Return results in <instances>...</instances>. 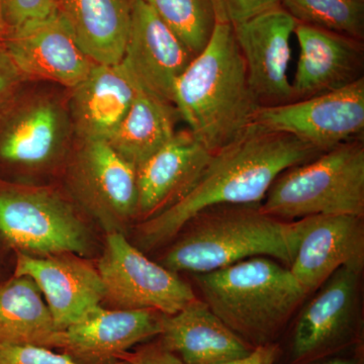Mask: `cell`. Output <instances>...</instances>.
<instances>
[{
    "mask_svg": "<svg viewBox=\"0 0 364 364\" xmlns=\"http://www.w3.org/2000/svg\"><path fill=\"white\" fill-rule=\"evenodd\" d=\"M282 4V0H219L220 23L237 25Z\"/></svg>",
    "mask_w": 364,
    "mask_h": 364,
    "instance_id": "cell-29",
    "label": "cell"
},
{
    "mask_svg": "<svg viewBox=\"0 0 364 364\" xmlns=\"http://www.w3.org/2000/svg\"><path fill=\"white\" fill-rule=\"evenodd\" d=\"M298 23L363 41L364 2L354 0H282Z\"/></svg>",
    "mask_w": 364,
    "mask_h": 364,
    "instance_id": "cell-26",
    "label": "cell"
},
{
    "mask_svg": "<svg viewBox=\"0 0 364 364\" xmlns=\"http://www.w3.org/2000/svg\"><path fill=\"white\" fill-rule=\"evenodd\" d=\"M164 315L155 310H107L102 306L76 324L58 331V349L79 364L117 363L124 352L159 336Z\"/></svg>",
    "mask_w": 364,
    "mask_h": 364,
    "instance_id": "cell-17",
    "label": "cell"
},
{
    "mask_svg": "<svg viewBox=\"0 0 364 364\" xmlns=\"http://www.w3.org/2000/svg\"><path fill=\"white\" fill-rule=\"evenodd\" d=\"M58 14L55 0H2L4 32Z\"/></svg>",
    "mask_w": 364,
    "mask_h": 364,
    "instance_id": "cell-27",
    "label": "cell"
},
{
    "mask_svg": "<svg viewBox=\"0 0 364 364\" xmlns=\"http://www.w3.org/2000/svg\"><path fill=\"white\" fill-rule=\"evenodd\" d=\"M212 154L189 130L176 132L136 169V220L146 221L178 202L193 188Z\"/></svg>",
    "mask_w": 364,
    "mask_h": 364,
    "instance_id": "cell-19",
    "label": "cell"
},
{
    "mask_svg": "<svg viewBox=\"0 0 364 364\" xmlns=\"http://www.w3.org/2000/svg\"><path fill=\"white\" fill-rule=\"evenodd\" d=\"M158 340L184 364H217L247 356L254 348L196 298L174 315H164Z\"/></svg>",
    "mask_w": 364,
    "mask_h": 364,
    "instance_id": "cell-21",
    "label": "cell"
},
{
    "mask_svg": "<svg viewBox=\"0 0 364 364\" xmlns=\"http://www.w3.org/2000/svg\"><path fill=\"white\" fill-rule=\"evenodd\" d=\"M97 269L104 301L121 310L149 309L170 316L196 299L178 273L150 260L121 232L107 233Z\"/></svg>",
    "mask_w": 364,
    "mask_h": 364,
    "instance_id": "cell-10",
    "label": "cell"
},
{
    "mask_svg": "<svg viewBox=\"0 0 364 364\" xmlns=\"http://www.w3.org/2000/svg\"><path fill=\"white\" fill-rule=\"evenodd\" d=\"M354 1L364 2V0H354Z\"/></svg>",
    "mask_w": 364,
    "mask_h": 364,
    "instance_id": "cell-35",
    "label": "cell"
},
{
    "mask_svg": "<svg viewBox=\"0 0 364 364\" xmlns=\"http://www.w3.org/2000/svg\"><path fill=\"white\" fill-rule=\"evenodd\" d=\"M299 47L293 80L294 100L340 90L363 78V41L298 23Z\"/></svg>",
    "mask_w": 364,
    "mask_h": 364,
    "instance_id": "cell-18",
    "label": "cell"
},
{
    "mask_svg": "<svg viewBox=\"0 0 364 364\" xmlns=\"http://www.w3.org/2000/svg\"><path fill=\"white\" fill-rule=\"evenodd\" d=\"M279 344L256 347L247 356L217 364H275L279 358Z\"/></svg>",
    "mask_w": 364,
    "mask_h": 364,
    "instance_id": "cell-32",
    "label": "cell"
},
{
    "mask_svg": "<svg viewBox=\"0 0 364 364\" xmlns=\"http://www.w3.org/2000/svg\"><path fill=\"white\" fill-rule=\"evenodd\" d=\"M14 277H28L39 287L57 331L87 317L105 299L97 268L74 253L31 256L14 253Z\"/></svg>",
    "mask_w": 364,
    "mask_h": 364,
    "instance_id": "cell-16",
    "label": "cell"
},
{
    "mask_svg": "<svg viewBox=\"0 0 364 364\" xmlns=\"http://www.w3.org/2000/svg\"><path fill=\"white\" fill-rule=\"evenodd\" d=\"M253 124L264 131L296 136L322 153L341 144L363 140L364 78L316 97L261 107Z\"/></svg>",
    "mask_w": 364,
    "mask_h": 364,
    "instance_id": "cell-11",
    "label": "cell"
},
{
    "mask_svg": "<svg viewBox=\"0 0 364 364\" xmlns=\"http://www.w3.org/2000/svg\"><path fill=\"white\" fill-rule=\"evenodd\" d=\"M26 82L0 42V112Z\"/></svg>",
    "mask_w": 364,
    "mask_h": 364,
    "instance_id": "cell-31",
    "label": "cell"
},
{
    "mask_svg": "<svg viewBox=\"0 0 364 364\" xmlns=\"http://www.w3.org/2000/svg\"><path fill=\"white\" fill-rule=\"evenodd\" d=\"M195 55L143 0H135L121 63L140 90L173 105L177 79Z\"/></svg>",
    "mask_w": 364,
    "mask_h": 364,
    "instance_id": "cell-14",
    "label": "cell"
},
{
    "mask_svg": "<svg viewBox=\"0 0 364 364\" xmlns=\"http://www.w3.org/2000/svg\"><path fill=\"white\" fill-rule=\"evenodd\" d=\"M119 360L130 364H184L181 358L165 348L156 339L138 345L135 351L124 352Z\"/></svg>",
    "mask_w": 364,
    "mask_h": 364,
    "instance_id": "cell-30",
    "label": "cell"
},
{
    "mask_svg": "<svg viewBox=\"0 0 364 364\" xmlns=\"http://www.w3.org/2000/svg\"><path fill=\"white\" fill-rule=\"evenodd\" d=\"M298 23L284 7L279 6L233 25L249 83L262 107L294 102L287 71L291 40Z\"/></svg>",
    "mask_w": 364,
    "mask_h": 364,
    "instance_id": "cell-13",
    "label": "cell"
},
{
    "mask_svg": "<svg viewBox=\"0 0 364 364\" xmlns=\"http://www.w3.org/2000/svg\"><path fill=\"white\" fill-rule=\"evenodd\" d=\"M306 364H363V344Z\"/></svg>",
    "mask_w": 364,
    "mask_h": 364,
    "instance_id": "cell-33",
    "label": "cell"
},
{
    "mask_svg": "<svg viewBox=\"0 0 364 364\" xmlns=\"http://www.w3.org/2000/svg\"><path fill=\"white\" fill-rule=\"evenodd\" d=\"M320 154L296 136L252 124L243 135L213 153L198 181L178 202L140 222L138 248L152 250L169 243L193 215L205 208L262 203L280 173Z\"/></svg>",
    "mask_w": 364,
    "mask_h": 364,
    "instance_id": "cell-1",
    "label": "cell"
},
{
    "mask_svg": "<svg viewBox=\"0 0 364 364\" xmlns=\"http://www.w3.org/2000/svg\"><path fill=\"white\" fill-rule=\"evenodd\" d=\"M261 210L287 222L316 215L363 218V141L341 144L284 170L273 181Z\"/></svg>",
    "mask_w": 364,
    "mask_h": 364,
    "instance_id": "cell-7",
    "label": "cell"
},
{
    "mask_svg": "<svg viewBox=\"0 0 364 364\" xmlns=\"http://www.w3.org/2000/svg\"><path fill=\"white\" fill-rule=\"evenodd\" d=\"M296 223L299 244L289 268L306 296L317 291L339 268L363 272V218L316 215Z\"/></svg>",
    "mask_w": 364,
    "mask_h": 364,
    "instance_id": "cell-15",
    "label": "cell"
},
{
    "mask_svg": "<svg viewBox=\"0 0 364 364\" xmlns=\"http://www.w3.org/2000/svg\"><path fill=\"white\" fill-rule=\"evenodd\" d=\"M173 105L210 153L252 126L261 105L249 83L233 25L218 23L208 45L177 79Z\"/></svg>",
    "mask_w": 364,
    "mask_h": 364,
    "instance_id": "cell-2",
    "label": "cell"
},
{
    "mask_svg": "<svg viewBox=\"0 0 364 364\" xmlns=\"http://www.w3.org/2000/svg\"><path fill=\"white\" fill-rule=\"evenodd\" d=\"M1 1H2V0H0V38L2 37V35H4V21H2V16H1Z\"/></svg>",
    "mask_w": 364,
    "mask_h": 364,
    "instance_id": "cell-34",
    "label": "cell"
},
{
    "mask_svg": "<svg viewBox=\"0 0 364 364\" xmlns=\"http://www.w3.org/2000/svg\"><path fill=\"white\" fill-rule=\"evenodd\" d=\"M169 243L160 264L176 273L214 272L256 256L289 267L298 227L264 214L261 203L217 205L193 215Z\"/></svg>",
    "mask_w": 364,
    "mask_h": 364,
    "instance_id": "cell-3",
    "label": "cell"
},
{
    "mask_svg": "<svg viewBox=\"0 0 364 364\" xmlns=\"http://www.w3.org/2000/svg\"><path fill=\"white\" fill-rule=\"evenodd\" d=\"M203 301L252 348L277 343L306 294L289 268L265 256L195 274Z\"/></svg>",
    "mask_w": 364,
    "mask_h": 364,
    "instance_id": "cell-4",
    "label": "cell"
},
{
    "mask_svg": "<svg viewBox=\"0 0 364 364\" xmlns=\"http://www.w3.org/2000/svg\"><path fill=\"white\" fill-rule=\"evenodd\" d=\"M61 188L107 233L136 220V170L105 141L77 140L60 176Z\"/></svg>",
    "mask_w": 364,
    "mask_h": 364,
    "instance_id": "cell-9",
    "label": "cell"
},
{
    "mask_svg": "<svg viewBox=\"0 0 364 364\" xmlns=\"http://www.w3.org/2000/svg\"><path fill=\"white\" fill-rule=\"evenodd\" d=\"M81 49L97 64L124 57L135 0H55Z\"/></svg>",
    "mask_w": 364,
    "mask_h": 364,
    "instance_id": "cell-22",
    "label": "cell"
},
{
    "mask_svg": "<svg viewBox=\"0 0 364 364\" xmlns=\"http://www.w3.org/2000/svg\"><path fill=\"white\" fill-rule=\"evenodd\" d=\"M93 240L80 210L61 186L0 178V253L88 255Z\"/></svg>",
    "mask_w": 364,
    "mask_h": 364,
    "instance_id": "cell-6",
    "label": "cell"
},
{
    "mask_svg": "<svg viewBox=\"0 0 364 364\" xmlns=\"http://www.w3.org/2000/svg\"><path fill=\"white\" fill-rule=\"evenodd\" d=\"M360 274L349 267L333 273L277 342L275 364H306L363 344Z\"/></svg>",
    "mask_w": 364,
    "mask_h": 364,
    "instance_id": "cell-8",
    "label": "cell"
},
{
    "mask_svg": "<svg viewBox=\"0 0 364 364\" xmlns=\"http://www.w3.org/2000/svg\"><path fill=\"white\" fill-rule=\"evenodd\" d=\"M0 364H79L63 353L36 345L0 344ZM111 364H130L119 360Z\"/></svg>",
    "mask_w": 364,
    "mask_h": 364,
    "instance_id": "cell-28",
    "label": "cell"
},
{
    "mask_svg": "<svg viewBox=\"0 0 364 364\" xmlns=\"http://www.w3.org/2000/svg\"><path fill=\"white\" fill-rule=\"evenodd\" d=\"M0 42L26 81L71 90L95 66L58 14L7 30Z\"/></svg>",
    "mask_w": 364,
    "mask_h": 364,
    "instance_id": "cell-12",
    "label": "cell"
},
{
    "mask_svg": "<svg viewBox=\"0 0 364 364\" xmlns=\"http://www.w3.org/2000/svg\"><path fill=\"white\" fill-rule=\"evenodd\" d=\"M179 119L176 105L138 87L128 114L107 142L136 170L173 138Z\"/></svg>",
    "mask_w": 364,
    "mask_h": 364,
    "instance_id": "cell-23",
    "label": "cell"
},
{
    "mask_svg": "<svg viewBox=\"0 0 364 364\" xmlns=\"http://www.w3.org/2000/svg\"><path fill=\"white\" fill-rule=\"evenodd\" d=\"M57 331L39 287L28 277L0 284V344H30L52 349Z\"/></svg>",
    "mask_w": 364,
    "mask_h": 364,
    "instance_id": "cell-24",
    "label": "cell"
},
{
    "mask_svg": "<svg viewBox=\"0 0 364 364\" xmlns=\"http://www.w3.org/2000/svg\"><path fill=\"white\" fill-rule=\"evenodd\" d=\"M75 141L68 90L26 81L0 112V178L28 184L60 178Z\"/></svg>",
    "mask_w": 364,
    "mask_h": 364,
    "instance_id": "cell-5",
    "label": "cell"
},
{
    "mask_svg": "<svg viewBox=\"0 0 364 364\" xmlns=\"http://www.w3.org/2000/svg\"><path fill=\"white\" fill-rule=\"evenodd\" d=\"M136 90L138 86L121 62L95 64L80 83L68 90L75 138L107 142L128 114Z\"/></svg>",
    "mask_w": 364,
    "mask_h": 364,
    "instance_id": "cell-20",
    "label": "cell"
},
{
    "mask_svg": "<svg viewBox=\"0 0 364 364\" xmlns=\"http://www.w3.org/2000/svg\"><path fill=\"white\" fill-rule=\"evenodd\" d=\"M195 56L220 23L219 0H143Z\"/></svg>",
    "mask_w": 364,
    "mask_h": 364,
    "instance_id": "cell-25",
    "label": "cell"
}]
</instances>
